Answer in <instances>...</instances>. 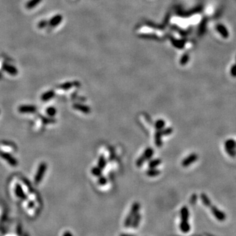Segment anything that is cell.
Returning a JSON list of instances; mask_svg holds the SVG:
<instances>
[{"instance_id": "27", "label": "cell", "mask_w": 236, "mask_h": 236, "mask_svg": "<svg viewBox=\"0 0 236 236\" xmlns=\"http://www.w3.org/2000/svg\"><path fill=\"white\" fill-rule=\"evenodd\" d=\"M107 178H105L104 177H103L101 175L100 177H99V178H98V183L100 185H102V186H103V185H105L107 183Z\"/></svg>"}, {"instance_id": "23", "label": "cell", "mask_w": 236, "mask_h": 236, "mask_svg": "<svg viewBox=\"0 0 236 236\" xmlns=\"http://www.w3.org/2000/svg\"><path fill=\"white\" fill-rule=\"evenodd\" d=\"M73 86H74V83L67 82V83H65V84L60 85L59 86V88L62 89V90H68V89L72 87Z\"/></svg>"}, {"instance_id": "15", "label": "cell", "mask_w": 236, "mask_h": 236, "mask_svg": "<svg viewBox=\"0 0 236 236\" xmlns=\"http://www.w3.org/2000/svg\"><path fill=\"white\" fill-rule=\"evenodd\" d=\"M162 134L161 130H158L155 134V144L158 147H161L162 145Z\"/></svg>"}, {"instance_id": "3", "label": "cell", "mask_w": 236, "mask_h": 236, "mask_svg": "<svg viewBox=\"0 0 236 236\" xmlns=\"http://www.w3.org/2000/svg\"><path fill=\"white\" fill-rule=\"evenodd\" d=\"M181 217H182V224L181 225H184V230L185 232H187L189 229V226L188 224V219L189 217V213H188V210L186 207H184L182 209H181Z\"/></svg>"}, {"instance_id": "21", "label": "cell", "mask_w": 236, "mask_h": 236, "mask_svg": "<svg viewBox=\"0 0 236 236\" xmlns=\"http://www.w3.org/2000/svg\"><path fill=\"white\" fill-rule=\"evenodd\" d=\"M161 163V159H154V160H152V161H150L149 164H148V166L150 169L155 168L156 167H158V165H160Z\"/></svg>"}, {"instance_id": "29", "label": "cell", "mask_w": 236, "mask_h": 236, "mask_svg": "<svg viewBox=\"0 0 236 236\" xmlns=\"http://www.w3.org/2000/svg\"><path fill=\"white\" fill-rule=\"evenodd\" d=\"M47 22L46 21H41L40 22V23L38 24V27L40 28H44L47 26Z\"/></svg>"}, {"instance_id": "31", "label": "cell", "mask_w": 236, "mask_h": 236, "mask_svg": "<svg viewBox=\"0 0 236 236\" xmlns=\"http://www.w3.org/2000/svg\"><path fill=\"white\" fill-rule=\"evenodd\" d=\"M61 236H72V234H71V233H70V232L65 231V232H62V234Z\"/></svg>"}, {"instance_id": "5", "label": "cell", "mask_w": 236, "mask_h": 236, "mask_svg": "<svg viewBox=\"0 0 236 236\" xmlns=\"http://www.w3.org/2000/svg\"><path fill=\"white\" fill-rule=\"evenodd\" d=\"M235 148L236 143L234 140H228L225 142V148L226 150V152L230 155L234 156L235 155Z\"/></svg>"}, {"instance_id": "14", "label": "cell", "mask_w": 236, "mask_h": 236, "mask_svg": "<svg viewBox=\"0 0 236 236\" xmlns=\"http://www.w3.org/2000/svg\"><path fill=\"white\" fill-rule=\"evenodd\" d=\"M15 194L19 198L21 199H25L26 196H25L24 192L23 190H22V187L19 184H17L15 188Z\"/></svg>"}, {"instance_id": "9", "label": "cell", "mask_w": 236, "mask_h": 236, "mask_svg": "<svg viewBox=\"0 0 236 236\" xmlns=\"http://www.w3.org/2000/svg\"><path fill=\"white\" fill-rule=\"evenodd\" d=\"M74 109L77 110L78 111H80L81 112L84 113V114H89L91 113V108H89V106H86V105H84V104H74Z\"/></svg>"}, {"instance_id": "6", "label": "cell", "mask_w": 236, "mask_h": 236, "mask_svg": "<svg viewBox=\"0 0 236 236\" xmlns=\"http://www.w3.org/2000/svg\"><path fill=\"white\" fill-rule=\"evenodd\" d=\"M197 158H198V156H197V154H192L189 156H188L186 158H185L184 160L182 161V165L184 167L189 166V165H190L191 164H192L193 162L196 161Z\"/></svg>"}, {"instance_id": "26", "label": "cell", "mask_w": 236, "mask_h": 236, "mask_svg": "<svg viewBox=\"0 0 236 236\" xmlns=\"http://www.w3.org/2000/svg\"><path fill=\"white\" fill-rule=\"evenodd\" d=\"M161 132L162 135H164V136L169 135L172 133H173V129H172L171 127H168V128H167V129L161 130Z\"/></svg>"}, {"instance_id": "32", "label": "cell", "mask_w": 236, "mask_h": 236, "mask_svg": "<svg viewBox=\"0 0 236 236\" xmlns=\"http://www.w3.org/2000/svg\"><path fill=\"white\" fill-rule=\"evenodd\" d=\"M235 62H236V56H235Z\"/></svg>"}, {"instance_id": "7", "label": "cell", "mask_w": 236, "mask_h": 236, "mask_svg": "<svg viewBox=\"0 0 236 236\" xmlns=\"http://www.w3.org/2000/svg\"><path fill=\"white\" fill-rule=\"evenodd\" d=\"M62 17L61 15H56L50 19L49 24L51 27H56L62 22Z\"/></svg>"}, {"instance_id": "24", "label": "cell", "mask_w": 236, "mask_h": 236, "mask_svg": "<svg viewBox=\"0 0 236 236\" xmlns=\"http://www.w3.org/2000/svg\"><path fill=\"white\" fill-rule=\"evenodd\" d=\"M47 114L51 117H53L56 114V110L54 107H50L47 110Z\"/></svg>"}, {"instance_id": "12", "label": "cell", "mask_w": 236, "mask_h": 236, "mask_svg": "<svg viewBox=\"0 0 236 236\" xmlns=\"http://www.w3.org/2000/svg\"><path fill=\"white\" fill-rule=\"evenodd\" d=\"M55 92H54L53 91H47L45 92V93H43L42 95H41V100H43L44 102L48 101L55 97Z\"/></svg>"}, {"instance_id": "19", "label": "cell", "mask_w": 236, "mask_h": 236, "mask_svg": "<svg viewBox=\"0 0 236 236\" xmlns=\"http://www.w3.org/2000/svg\"><path fill=\"white\" fill-rule=\"evenodd\" d=\"M106 165V160L105 158L104 157V155H101L100 157L98 159V167H99L101 169H103L105 168Z\"/></svg>"}, {"instance_id": "28", "label": "cell", "mask_w": 236, "mask_h": 236, "mask_svg": "<svg viewBox=\"0 0 236 236\" xmlns=\"http://www.w3.org/2000/svg\"><path fill=\"white\" fill-rule=\"evenodd\" d=\"M230 74L233 77H236V64L232 66L230 69Z\"/></svg>"}, {"instance_id": "18", "label": "cell", "mask_w": 236, "mask_h": 236, "mask_svg": "<svg viewBox=\"0 0 236 236\" xmlns=\"http://www.w3.org/2000/svg\"><path fill=\"white\" fill-rule=\"evenodd\" d=\"M201 198H202V201L203 203L204 204V205L209 207L210 205H212L211 202H210V199H209V197H207L205 193H202V195H201Z\"/></svg>"}, {"instance_id": "8", "label": "cell", "mask_w": 236, "mask_h": 236, "mask_svg": "<svg viewBox=\"0 0 236 236\" xmlns=\"http://www.w3.org/2000/svg\"><path fill=\"white\" fill-rule=\"evenodd\" d=\"M36 111V106L30 105H24L18 108V111L21 113H34Z\"/></svg>"}, {"instance_id": "20", "label": "cell", "mask_w": 236, "mask_h": 236, "mask_svg": "<svg viewBox=\"0 0 236 236\" xmlns=\"http://www.w3.org/2000/svg\"><path fill=\"white\" fill-rule=\"evenodd\" d=\"M165 126V122L164 120L163 119H159L155 123V127L158 130H161L164 128Z\"/></svg>"}, {"instance_id": "25", "label": "cell", "mask_w": 236, "mask_h": 236, "mask_svg": "<svg viewBox=\"0 0 236 236\" xmlns=\"http://www.w3.org/2000/svg\"><path fill=\"white\" fill-rule=\"evenodd\" d=\"M145 161H146L145 158H144L143 155H141V156H140V157L136 160V166H137V167H141L142 165L143 164H144V163Z\"/></svg>"}, {"instance_id": "22", "label": "cell", "mask_w": 236, "mask_h": 236, "mask_svg": "<svg viewBox=\"0 0 236 236\" xmlns=\"http://www.w3.org/2000/svg\"><path fill=\"white\" fill-rule=\"evenodd\" d=\"M102 170L99 167H95L92 169L91 173L95 177H100L102 175Z\"/></svg>"}, {"instance_id": "11", "label": "cell", "mask_w": 236, "mask_h": 236, "mask_svg": "<svg viewBox=\"0 0 236 236\" xmlns=\"http://www.w3.org/2000/svg\"><path fill=\"white\" fill-rule=\"evenodd\" d=\"M3 68L5 70L6 72H7L9 74H10L11 75H16L18 74V70L17 69L15 68V67L12 66L11 65H9L5 64L3 66Z\"/></svg>"}, {"instance_id": "13", "label": "cell", "mask_w": 236, "mask_h": 236, "mask_svg": "<svg viewBox=\"0 0 236 236\" xmlns=\"http://www.w3.org/2000/svg\"><path fill=\"white\" fill-rule=\"evenodd\" d=\"M42 0H30L26 4V8L27 9H32L39 5Z\"/></svg>"}, {"instance_id": "4", "label": "cell", "mask_w": 236, "mask_h": 236, "mask_svg": "<svg viewBox=\"0 0 236 236\" xmlns=\"http://www.w3.org/2000/svg\"><path fill=\"white\" fill-rule=\"evenodd\" d=\"M209 207H210V210H211L213 215H214L215 217L217 219L218 221L222 222L226 218V215L222 211H221V210H220L217 207L213 206L212 205H210Z\"/></svg>"}, {"instance_id": "2", "label": "cell", "mask_w": 236, "mask_h": 236, "mask_svg": "<svg viewBox=\"0 0 236 236\" xmlns=\"http://www.w3.org/2000/svg\"><path fill=\"white\" fill-rule=\"evenodd\" d=\"M0 156L2 159L7 161L8 163L12 167H16L18 165V161L12 155L4 152H0Z\"/></svg>"}, {"instance_id": "10", "label": "cell", "mask_w": 236, "mask_h": 236, "mask_svg": "<svg viewBox=\"0 0 236 236\" xmlns=\"http://www.w3.org/2000/svg\"><path fill=\"white\" fill-rule=\"evenodd\" d=\"M216 30H217L219 34H221L224 38L227 39V38L229 37L228 30L227 28H226V27H225L223 24H218L217 26H216Z\"/></svg>"}, {"instance_id": "16", "label": "cell", "mask_w": 236, "mask_h": 236, "mask_svg": "<svg viewBox=\"0 0 236 236\" xmlns=\"http://www.w3.org/2000/svg\"><path fill=\"white\" fill-rule=\"evenodd\" d=\"M153 155H154V150L151 148H148L147 149L145 150V151L143 154V156L145 158L146 160H149L150 159H151L152 158Z\"/></svg>"}, {"instance_id": "30", "label": "cell", "mask_w": 236, "mask_h": 236, "mask_svg": "<svg viewBox=\"0 0 236 236\" xmlns=\"http://www.w3.org/2000/svg\"><path fill=\"white\" fill-rule=\"evenodd\" d=\"M196 199H197V196H196V194H193V195L192 196V197H191L190 203H192V204H193L194 202H196Z\"/></svg>"}, {"instance_id": "1", "label": "cell", "mask_w": 236, "mask_h": 236, "mask_svg": "<svg viewBox=\"0 0 236 236\" xmlns=\"http://www.w3.org/2000/svg\"><path fill=\"white\" fill-rule=\"evenodd\" d=\"M46 170H47V164L44 162L41 163L39 167H38L37 173L36 174V176H35V178H34L35 183L38 184L40 182L41 180L43 179V177L44 176Z\"/></svg>"}, {"instance_id": "17", "label": "cell", "mask_w": 236, "mask_h": 236, "mask_svg": "<svg viewBox=\"0 0 236 236\" xmlns=\"http://www.w3.org/2000/svg\"><path fill=\"white\" fill-rule=\"evenodd\" d=\"M159 174H160V171L158 169H155V168L150 169H149L148 171H146V174H147L148 177H156V176H158V175H159Z\"/></svg>"}]
</instances>
